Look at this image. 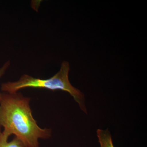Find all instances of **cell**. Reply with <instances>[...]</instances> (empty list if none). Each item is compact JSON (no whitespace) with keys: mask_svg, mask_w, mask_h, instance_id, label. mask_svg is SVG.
<instances>
[{"mask_svg":"<svg viewBox=\"0 0 147 147\" xmlns=\"http://www.w3.org/2000/svg\"><path fill=\"white\" fill-rule=\"evenodd\" d=\"M30 98L21 93L1 94L0 127L9 135L14 134L26 147H39L38 139H47L50 129L39 127L32 115Z\"/></svg>","mask_w":147,"mask_h":147,"instance_id":"6da1fadb","label":"cell"},{"mask_svg":"<svg viewBox=\"0 0 147 147\" xmlns=\"http://www.w3.org/2000/svg\"><path fill=\"white\" fill-rule=\"evenodd\" d=\"M69 63L64 61L62 63L59 71L49 79H38L24 74L16 82L3 83L1 86V90L9 93L16 92L19 90L26 88H43L53 91L60 90L66 92L79 104L81 110L87 114L84 94L73 86L69 80Z\"/></svg>","mask_w":147,"mask_h":147,"instance_id":"7a4b0ae2","label":"cell"},{"mask_svg":"<svg viewBox=\"0 0 147 147\" xmlns=\"http://www.w3.org/2000/svg\"><path fill=\"white\" fill-rule=\"evenodd\" d=\"M10 136L5 131H2L0 127V147H26L22 141L15 136L11 142H8Z\"/></svg>","mask_w":147,"mask_h":147,"instance_id":"3957f363","label":"cell"},{"mask_svg":"<svg viewBox=\"0 0 147 147\" xmlns=\"http://www.w3.org/2000/svg\"><path fill=\"white\" fill-rule=\"evenodd\" d=\"M96 134L100 147H115L112 136L108 129L105 130L98 129L96 131Z\"/></svg>","mask_w":147,"mask_h":147,"instance_id":"277c9868","label":"cell"},{"mask_svg":"<svg viewBox=\"0 0 147 147\" xmlns=\"http://www.w3.org/2000/svg\"><path fill=\"white\" fill-rule=\"evenodd\" d=\"M10 65V61H8L6 62L1 68H0V78L2 77L5 73V71L9 67ZM1 93H0L1 96Z\"/></svg>","mask_w":147,"mask_h":147,"instance_id":"5b68a950","label":"cell"}]
</instances>
